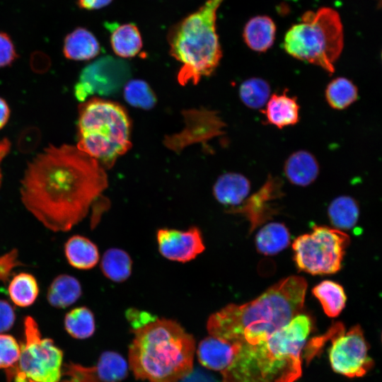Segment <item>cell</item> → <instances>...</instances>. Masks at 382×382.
Returning a JSON list of instances; mask_svg holds the SVG:
<instances>
[{
    "label": "cell",
    "mask_w": 382,
    "mask_h": 382,
    "mask_svg": "<svg viewBox=\"0 0 382 382\" xmlns=\"http://www.w3.org/2000/svg\"><path fill=\"white\" fill-rule=\"evenodd\" d=\"M381 60H382V52H381Z\"/></svg>",
    "instance_id": "ab89813d"
},
{
    "label": "cell",
    "mask_w": 382,
    "mask_h": 382,
    "mask_svg": "<svg viewBox=\"0 0 382 382\" xmlns=\"http://www.w3.org/2000/svg\"><path fill=\"white\" fill-rule=\"evenodd\" d=\"M16 57L11 39L6 33L0 32V67L11 64Z\"/></svg>",
    "instance_id": "836d02e7"
},
{
    "label": "cell",
    "mask_w": 382,
    "mask_h": 382,
    "mask_svg": "<svg viewBox=\"0 0 382 382\" xmlns=\"http://www.w3.org/2000/svg\"><path fill=\"white\" fill-rule=\"evenodd\" d=\"M10 116V110L6 102L0 98V129L8 122Z\"/></svg>",
    "instance_id": "74e56055"
},
{
    "label": "cell",
    "mask_w": 382,
    "mask_h": 382,
    "mask_svg": "<svg viewBox=\"0 0 382 382\" xmlns=\"http://www.w3.org/2000/svg\"><path fill=\"white\" fill-rule=\"evenodd\" d=\"M24 340L16 365L6 371L7 382H59L63 352L48 337H42L31 316L23 322Z\"/></svg>",
    "instance_id": "ba28073f"
},
{
    "label": "cell",
    "mask_w": 382,
    "mask_h": 382,
    "mask_svg": "<svg viewBox=\"0 0 382 382\" xmlns=\"http://www.w3.org/2000/svg\"><path fill=\"white\" fill-rule=\"evenodd\" d=\"M310 317L299 314L264 342L241 343L223 382H294L301 375V354L311 332Z\"/></svg>",
    "instance_id": "3957f363"
},
{
    "label": "cell",
    "mask_w": 382,
    "mask_h": 382,
    "mask_svg": "<svg viewBox=\"0 0 382 382\" xmlns=\"http://www.w3.org/2000/svg\"><path fill=\"white\" fill-rule=\"evenodd\" d=\"M290 243V234L284 224L272 222L265 225L256 234L257 251L266 255H273L284 250Z\"/></svg>",
    "instance_id": "603a6c76"
},
{
    "label": "cell",
    "mask_w": 382,
    "mask_h": 382,
    "mask_svg": "<svg viewBox=\"0 0 382 382\" xmlns=\"http://www.w3.org/2000/svg\"><path fill=\"white\" fill-rule=\"evenodd\" d=\"M124 97L131 105L144 110L151 109L156 98L149 84L140 79L128 81L124 86Z\"/></svg>",
    "instance_id": "4dcf8cb0"
},
{
    "label": "cell",
    "mask_w": 382,
    "mask_h": 382,
    "mask_svg": "<svg viewBox=\"0 0 382 382\" xmlns=\"http://www.w3.org/2000/svg\"><path fill=\"white\" fill-rule=\"evenodd\" d=\"M132 263L130 255L125 250L112 248L103 253L100 261V270L107 279L120 283L130 277Z\"/></svg>",
    "instance_id": "cb8c5ba5"
},
{
    "label": "cell",
    "mask_w": 382,
    "mask_h": 382,
    "mask_svg": "<svg viewBox=\"0 0 382 382\" xmlns=\"http://www.w3.org/2000/svg\"><path fill=\"white\" fill-rule=\"evenodd\" d=\"M113 0H78L81 8L86 10H96L109 5Z\"/></svg>",
    "instance_id": "8d00e7d4"
},
{
    "label": "cell",
    "mask_w": 382,
    "mask_h": 382,
    "mask_svg": "<svg viewBox=\"0 0 382 382\" xmlns=\"http://www.w3.org/2000/svg\"><path fill=\"white\" fill-rule=\"evenodd\" d=\"M276 35V25L271 18L257 16L245 25L243 32L244 42L253 51L265 52L273 45Z\"/></svg>",
    "instance_id": "d6986e66"
},
{
    "label": "cell",
    "mask_w": 382,
    "mask_h": 382,
    "mask_svg": "<svg viewBox=\"0 0 382 382\" xmlns=\"http://www.w3.org/2000/svg\"><path fill=\"white\" fill-rule=\"evenodd\" d=\"M312 229L298 236L292 244L297 267L313 275L337 272L349 245V236L341 230L324 226L314 225Z\"/></svg>",
    "instance_id": "9c48e42d"
},
{
    "label": "cell",
    "mask_w": 382,
    "mask_h": 382,
    "mask_svg": "<svg viewBox=\"0 0 382 382\" xmlns=\"http://www.w3.org/2000/svg\"><path fill=\"white\" fill-rule=\"evenodd\" d=\"M160 254L170 261L187 262L205 250L200 230L191 226L187 230L163 228L156 235Z\"/></svg>",
    "instance_id": "7c38bea8"
},
{
    "label": "cell",
    "mask_w": 382,
    "mask_h": 382,
    "mask_svg": "<svg viewBox=\"0 0 382 382\" xmlns=\"http://www.w3.org/2000/svg\"><path fill=\"white\" fill-rule=\"evenodd\" d=\"M344 44L343 29L337 12L330 8L307 11L284 36V50L293 57L335 72Z\"/></svg>",
    "instance_id": "52a82bcc"
},
{
    "label": "cell",
    "mask_w": 382,
    "mask_h": 382,
    "mask_svg": "<svg viewBox=\"0 0 382 382\" xmlns=\"http://www.w3.org/2000/svg\"><path fill=\"white\" fill-rule=\"evenodd\" d=\"M238 93L243 103L251 109H261L271 96L269 83L258 77L244 81L239 87Z\"/></svg>",
    "instance_id": "f546056e"
},
{
    "label": "cell",
    "mask_w": 382,
    "mask_h": 382,
    "mask_svg": "<svg viewBox=\"0 0 382 382\" xmlns=\"http://www.w3.org/2000/svg\"><path fill=\"white\" fill-rule=\"evenodd\" d=\"M132 332L129 361L137 378L178 382L192 371L195 342L177 321L156 317Z\"/></svg>",
    "instance_id": "277c9868"
},
{
    "label": "cell",
    "mask_w": 382,
    "mask_h": 382,
    "mask_svg": "<svg viewBox=\"0 0 382 382\" xmlns=\"http://www.w3.org/2000/svg\"><path fill=\"white\" fill-rule=\"evenodd\" d=\"M250 183L243 175L238 173H226L220 175L213 186L215 199L227 206L241 204L248 197Z\"/></svg>",
    "instance_id": "e0dca14e"
},
{
    "label": "cell",
    "mask_w": 382,
    "mask_h": 382,
    "mask_svg": "<svg viewBox=\"0 0 382 382\" xmlns=\"http://www.w3.org/2000/svg\"><path fill=\"white\" fill-rule=\"evenodd\" d=\"M82 288L74 277L62 274L51 282L47 293L48 303L57 308H64L74 303L81 296Z\"/></svg>",
    "instance_id": "7402d4cb"
},
{
    "label": "cell",
    "mask_w": 382,
    "mask_h": 382,
    "mask_svg": "<svg viewBox=\"0 0 382 382\" xmlns=\"http://www.w3.org/2000/svg\"><path fill=\"white\" fill-rule=\"evenodd\" d=\"M8 294L11 301L19 307H28L34 303L39 294L35 277L28 272H20L8 283Z\"/></svg>",
    "instance_id": "4316f807"
},
{
    "label": "cell",
    "mask_w": 382,
    "mask_h": 382,
    "mask_svg": "<svg viewBox=\"0 0 382 382\" xmlns=\"http://www.w3.org/2000/svg\"><path fill=\"white\" fill-rule=\"evenodd\" d=\"M130 74L127 62L111 56L100 57L81 71L74 87L75 96L83 101L93 94L112 96L125 86Z\"/></svg>",
    "instance_id": "8fae6325"
},
{
    "label": "cell",
    "mask_w": 382,
    "mask_h": 382,
    "mask_svg": "<svg viewBox=\"0 0 382 382\" xmlns=\"http://www.w3.org/2000/svg\"><path fill=\"white\" fill-rule=\"evenodd\" d=\"M1 149H0V161L1 160V158H3L4 154H3L2 152L3 151H6V144L4 146V148H1ZM1 180H2V175H1V169H0V186H1Z\"/></svg>",
    "instance_id": "f35d334b"
},
{
    "label": "cell",
    "mask_w": 382,
    "mask_h": 382,
    "mask_svg": "<svg viewBox=\"0 0 382 382\" xmlns=\"http://www.w3.org/2000/svg\"><path fill=\"white\" fill-rule=\"evenodd\" d=\"M328 217L333 226L339 230L352 228L358 221L359 207L357 202L347 195L339 196L330 204Z\"/></svg>",
    "instance_id": "d4e9b609"
},
{
    "label": "cell",
    "mask_w": 382,
    "mask_h": 382,
    "mask_svg": "<svg viewBox=\"0 0 382 382\" xmlns=\"http://www.w3.org/2000/svg\"><path fill=\"white\" fill-rule=\"evenodd\" d=\"M312 293L329 317L338 316L345 306L347 296L345 290L335 282L324 280L313 288Z\"/></svg>",
    "instance_id": "484cf974"
},
{
    "label": "cell",
    "mask_w": 382,
    "mask_h": 382,
    "mask_svg": "<svg viewBox=\"0 0 382 382\" xmlns=\"http://www.w3.org/2000/svg\"><path fill=\"white\" fill-rule=\"evenodd\" d=\"M21 352V345L11 335L0 333V369L6 371L17 364Z\"/></svg>",
    "instance_id": "1f68e13d"
},
{
    "label": "cell",
    "mask_w": 382,
    "mask_h": 382,
    "mask_svg": "<svg viewBox=\"0 0 382 382\" xmlns=\"http://www.w3.org/2000/svg\"><path fill=\"white\" fill-rule=\"evenodd\" d=\"M64 250L69 264L78 270H91L100 259L98 246L89 238L81 235L70 237L65 243Z\"/></svg>",
    "instance_id": "ffe728a7"
},
{
    "label": "cell",
    "mask_w": 382,
    "mask_h": 382,
    "mask_svg": "<svg viewBox=\"0 0 382 382\" xmlns=\"http://www.w3.org/2000/svg\"><path fill=\"white\" fill-rule=\"evenodd\" d=\"M127 374L125 359L114 352L103 353L96 366L69 364L63 366V382H120Z\"/></svg>",
    "instance_id": "4fadbf2b"
},
{
    "label": "cell",
    "mask_w": 382,
    "mask_h": 382,
    "mask_svg": "<svg viewBox=\"0 0 382 382\" xmlns=\"http://www.w3.org/2000/svg\"><path fill=\"white\" fill-rule=\"evenodd\" d=\"M240 346L241 343L231 342L210 335L202 340L199 345V361L204 367L221 373L231 364Z\"/></svg>",
    "instance_id": "5bb4252c"
},
{
    "label": "cell",
    "mask_w": 382,
    "mask_h": 382,
    "mask_svg": "<svg viewBox=\"0 0 382 382\" xmlns=\"http://www.w3.org/2000/svg\"><path fill=\"white\" fill-rule=\"evenodd\" d=\"M299 105L294 96L286 93L272 94L262 110L267 122L279 129L296 125L299 120Z\"/></svg>",
    "instance_id": "2e32d148"
},
{
    "label": "cell",
    "mask_w": 382,
    "mask_h": 382,
    "mask_svg": "<svg viewBox=\"0 0 382 382\" xmlns=\"http://www.w3.org/2000/svg\"><path fill=\"white\" fill-rule=\"evenodd\" d=\"M22 265L23 264L18 260V252L16 248L0 255V282L8 284L14 268Z\"/></svg>",
    "instance_id": "d6a6232c"
},
{
    "label": "cell",
    "mask_w": 382,
    "mask_h": 382,
    "mask_svg": "<svg viewBox=\"0 0 382 382\" xmlns=\"http://www.w3.org/2000/svg\"><path fill=\"white\" fill-rule=\"evenodd\" d=\"M100 51L96 36L84 28H77L67 35L64 40V56L73 60H88L94 58Z\"/></svg>",
    "instance_id": "44dd1931"
},
{
    "label": "cell",
    "mask_w": 382,
    "mask_h": 382,
    "mask_svg": "<svg viewBox=\"0 0 382 382\" xmlns=\"http://www.w3.org/2000/svg\"><path fill=\"white\" fill-rule=\"evenodd\" d=\"M108 185L105 169L97 160L76 146L50 145L28 163L20 195L45 228L65 232L87 216Z\"/></svg>",
    "instance_id": "6da1fadb"
},
{
    "label": "cell",
    "mask_w": 382,
    "mask_h": 382,
    "mask_svg": "<svg viewBox=\"0 0 382 382\" xmlns=\"http://www.w3.org/2000/svg\"><path fill=\"white\" fill-rule=\"evenodd\" d=\"M76 146L110 168L131 147V122L120 104L92 98L79 108Z\"/></svg>",
    "instance_id": "8992f818"
},
{
    "label": "cell",
    "mask_w": 382,
    "mask_h": 382,
    "mask_svg": "<svg viewBox=\"0 0 382 382\" xmlns=\"http://www.w3.org/2000/svg\"><path fill=\"white\" fill-rule=\"evenodd\" d=\"M178 382H217L209 374L200 369L192 370Z\"/></svg>",
    "instance_id": "d590c367"
},
{
    "label": "cell",
    "mask_w": 382,
    "mask_h": 382,
    "mask_svg": "<svg viewBox=\"0 0 382 382\" xmlns=\"http://www.w3.org/2000/svg\"><path fill=\"white\" fill-rule=\"evenodd\" d=\"M110 32V44L114 52L122 58L136 56L142 47L140 32L133 23H106Z\"/></svg>",
    "instance_id": "ac0fdd59"
},
{
    "label": "cell",
    "mask_w": 382,
    "mask_h": 382,
    "mask_svg": "<svg viewBox=\"0 0 382 382\" xmlns=\"http://www.w3.org/2000/svg\"><path fill=\"white\" fill-rule=\"evenodd\" d=\"M307 286L303 277L291 275L249 302L229 303L209 316L208 332L231 342H264L301 314Z\"/></svg>",
    "instance_id": "7a4b0ae2"
},
{
    "label": "cell",
    "mask_w": 382,
    "mask_h": 382,
    "mask_svg": "<svg viewBox=\"0 0 382 382\" xmlns=\"http://www.w3.org/2000/svg\"><path fill=\"white\" fill-rule=\"evenodd\" d=\"M284 173L291 183L304 187L316 180L319 174V164L311 153L299 150L292 153L286 160Z\"/></svg>",
    "instance_id": "9a60e30c"
},
{
    "label": "cell",
    "mask_w": 382,
    "mask_h": 382,
    "mask_svg": "<svg viewBox=\"0 0 382 382\" xmlns=\"http://www.w3.org/2000/svg\"><path fill=\"white\" fill-rule=\"evenodd\" d=\"M332 345L329 359L334 371L349 378L361 377L374 366L369 356V345L360 325H356L348 331L340 322L329 330Z\"/></svg>",
    "instance_id": "30bf717a"
},
{
    "label": "cell",
    "mask_w": 382,
    "mask_h": 382,
    "mask_svg": "<svg viewBox=\"0 0 382 382\" xmlns=\"http://www.w3.org/2000/svg\"><path fill=\"white\" fill-rule=\"evenodd\" d=\"M358 96L357 86L349 79L342 76L332 79L325 91L328 104L337 110L347 108L358 99Z\"/></svg>",
    "instance_id": "83f0119b"
},
{
    "label": "cell",
    "mask_w": 382,
    "mask_h": 382,
    "mask_svg": "<svg viewBox=\"0 0 382 382\" xmlns=\"http://www.w3.org/2000/svg\"><path fill=\"white\" fill-rule=\"evenodd\" d=\"M64 324L66 332L76 339L91 337L96 328L93 313L86 306L69 311L64 317Z\"/></svg>",
    "instance_id": "f1b7e54d"
},
{
    "label": "cell",
    "mask_w": 382,
    "mask_h": 382,
    "mask_svg": "<svg viewBox=\"0 0 382 382\" xmlns=\"http://www.w3.org/2000/svg\"><path fill=\"white\" fill-rule=\"evenodd\" d=\"M224 0H207L169 30L170 54L181 64L178 81L184 86L197 84L212 74L219 64L222 50L216 29V11Z\"/></svg>",
    "instance_id": "5b68a950"
},
{
    "label": "cell",
    "mask_w": 382,
    "mask_h": 382,
    "mask_svg": "<svg viewBox=\"0 0 382 382\" xmlns=\"http://www.w3.org/2000/svg\"><path fill=\"white\" fill-rule=\"evenodd\" d=\"M15 320L16 313L11 304L0 299V333L9 330Z\"/></svg>",
    "instance_id": "e575fe53"
}]
</instances>
